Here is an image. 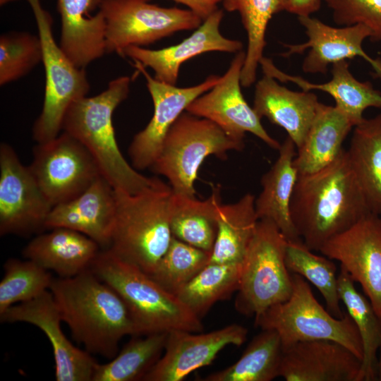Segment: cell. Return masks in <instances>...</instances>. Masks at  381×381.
<instances>
[{"label":"cell","mask_w":381,"mask_h":381,"mask_svg":"<svg viewBox=\"0 0 381 381\" xmlns=\"http://www.w3.org/2000/svg\"><path fill=\"white\" fill-rule=\"evenodd\" d=\"M290 212L297 234L316 251L372 213L346 150L320 170L298 176Z\"/></svg>","instance_id":"obj_1"},{"label":"cell","mask_w":381,"mask_h":381,"mask_svg":"<svg viewBox=\"0 0 381 381\" xmlns=\"http://www.w3.org/2000/svg\"><path fill=\"white\" fill-rule=\"evenodd\" d=\"M49 291L72 337L92 355L111 359L121 339L140 335L121 297L90 269L54 277Z\"/></svg>","instance_id":"obj_2"},{"label":"cell","mask_w":381,"mask_h":381,"mask_svg":"<svg viewBox=\"0 0 381 381\" xmlns=\"http://www.w3.org/2000/svg\"><path fill=\"white\" fill-rule=\"evenodd\" d=\"M130 85L129 76H120L111 80L101 93L75 101L64 116L62 130L87 149L102 176L114 190L138 194L154 186L159 179L140 174L126 160L117 144L112 116L127 99Z\"/></svg>","instance_id":"obj_3"},{"label":"cell","mask_w":381,"mask_h":381,"mask_svg":"<svg viewBox=\"0 0 381 381\" xmlns=\"http://www.w3.org/2000/svg\"><path fill=\"white\" fill-rule=\"evenodd\" d=\"M114 192L116 214L107 249L150 274L172 238L169 224L172 188L159 179L138 194Z\"/></svg>","instance_id":"obj_4"},{"label":"cell","mask_w":381,"mask_h":381,"mask_svg":"<svg viewBox=\"0 0 381 381\" xmlns=\"http://www.w3.org/2000/svg\"><path fill=\"white\" fill-rule=\"evenodd\" d=\"M90 269L121 297L140 335L173 330L201 332V319L149 274L101 249Z\"/></svg>","instance_id":"obj_5"},{"label":"cell","mask_w":381,"mask_h":381,"mask_svg":"<svg viewBox=\"0 0 381 381\" xmlns=\"http://www.w3.org/2000/svg\"><path fill=\"white\" fill-rule=\"evenodd\" d=\"M291 279L290 297L255 318V326L274 330L283 351L299 341L329 340L344 346L362 361L361 339L349 314L344 312L341 318L333 316L319 303L303 277L292 273Z\"/></svg>","instance_id":"obj_6"},{"label":"cell","mask_w":381,"mask_h":381,"mask_svg":"<svg viewBox=\"0 0 381 381\" xmlns=\"http://www.w3.org/2000/svg\"><path fill=\"white\" fill-rule=\"evenodd\" d=\"M244 146L214 122L185 111L169 130L150 169L167 179L173 193L195 198L194 183L204 160L211 155L225 159L229 151Z\"/></svg>","instance_id":"obj_7"},{"label":"cell","mask_w":381,"mask_h":381,"mask_svg":"<svg viewBox=\"0 0 381 381\" xmlns=\"http://www.w3.org/2000/svg\"><path fill=\"white\" fill-rule=\"evenodd\" d=\"M287 239L271 221L260 219L242 262L236 310L255 318L286 301L293 290L285 262Z\"/></svg>","instance_id":"obj_8"},{"label":"cell","mask_w":381,"mask_h":381,"mask_svg":"<svg viewBox=\"0 0 381 381\" xmlns=\"http://www.w3.org/2000/svg\"><path fill=\"white\" fill-rule=\"evenodd\" d=\"M33 11L42 45L45 90L42 111L32 127L37 143L55 138L64 116L76 100L87 96L90 84L85 68L77 67L64 54L52 33V19L40 0H27Z\"/></svg>","instance_id":"obj_9"},{"label":"cell","mask_w":381,"mask_h":381,"mask_svg":"<svg viewBox=\"0 0 381 381\" xmlns=\"http://www.w3.org/2000/svg\"><path fill=\"white\" fill-rule=\"evenodd\" d=\"M106 54L124 57L129 47L153 44L176 32L198 28L202 19L189 9L162 7L149 0H102Z\"/></svg>","instance_id":"obj_10"},{"label":"cell","mask_w":381,"mask_h":381,"mask_svg":"<svg viewBox=\"0 0 381 381\" xmlns=\"http://www.w3.org/2000/svg\"><path fill=\"white\" fill-rule=\"evenodd\" d=\"M28 166L42 191L54 207L83 193L102 176L87 149L66 131L37 143Z\"/></svg>","instance_id":"obj_11"},{"label":"cell","mask_w":381,"mask_h":381,"mask_svg":"<svg viewBox=\"0 0 381 381\" xmlns=\"http://www.w3.org/2000/svg\"><path fill=\"white\" fill-rule=\"evenodd\" d=\"M53 206L13 148L0 145V235L30 236L46 229Z\"/></svg>","instance_id":"obj_12"},{"label":"cell","mask_w":381,"mask_h":381,"mask_svg":"<svg viewBox=\"0 0 381 381\" xmlns=\"http://www.w3.org/2000/svg\"><path fill=\"white\" fill-rule=\"evenodd\" d=\"M246 53H236L226 73L210 90L194 99L186 108L188 113L207 119L222 128L235 141L244 144L246 133H250L272 149L281 144L264 128L241 92V74Z\"/></svg>","instance_id":"obj_13"},{"label":"cell","mask_w":381,"mask_h":381,"mask_svg":"<svg viewBox=\"0 0 381 381\" xmlns=\"http://www.w3.org/2000/svg\"><path fill=\"white\" fill-rule=\"evenodd\" d=\"M133 62L146 80L154 105L152 119L134 135L128 148L131 165L141 171L151 167L169 130L179 116L194 99L213 87L221 76L212 75L196 85L179 87L156 80L147 73L145 67L137 61Z\"/></svg>","instance_id":"obj_14"},{"label":"cell","mask_w":381,"mask_h":381,"mask_svg":"<svg viewBox=\"0 0 381 381\" xmlns=\"http://www.w3.org/2000/svg\"><path fill=\"white\" fill-rule=\"evenodd\" d=\"M320 252L359 283L381 320V218L370 213L327 241Z\"/></svg>","instance_id":"obj_15"},{"label":"cell","mask_w":381,"mask_h":381,"mask_svg":"<svg viewBox=\"0 0 381 381\" xmlns=\"http://www.w3.org/2000/svg\"><path fill=\"white\" fill-rule=\"evenodd\" d=\"M1 322H25L38 327L53 351L56 381H92L98 365L92 355L74 346L64 333L56 303L49 290L0 314Z\"/></svg>","instance_id":"obj_16"},{"label":"cell","mask_w":381,"mask_h":381,"mask_svg":"<svg viewBox=\"0 0 381 381\" xmlns=\"http://www.w3.org/2000/svg\"><path fill=\"white\" fill-rule=\"evenodd\" d=\"M248 329L231 324L207 333L173 330L167 333L164 352L144 381H181L193 371L212 363L226 346H239Z\"/></svg>","instance_id":"obj_17"},{"label":"cell","mask_w":381,"mask_h":381,"mask_svg":"<svg viewBox=\"0 0 381 381\" xmlns=\"http://www.w3.org/2000/svg\"><path fill=\"white\" fill-rule=\"evenodd\" d=\"M298 19L305 28L308 40L301 44H283L288 49L282 56L289 57L309 49L302 64L304 73L325 74L331 64L361 57L371 66L376 77L381 79V59L370 57L363 47V41L370 37L365 25L336 28L310 16H300Z\"/></svg>","instance_id":"obj_18"},{"label":"cell","mask_w":381,"mask_h":381,"mask_svg":"<svg viewBox=\"0 0 381 381\" xmlns=\"http://www.w3.org/2000/svg\"><path fill=\"white\" fill-rule=\"evenodd\" d=\"M223 16L222 10L217 9L179 44L159 49L132 46L125 49L124 57L150 68L156 80L175 85L181 66L191 58L209 52L236 54L242 50L241 41L222 35L219 28Z\"/></svg>","instance_id":"obj_19"},{"label":"cell","mask_w":381,"mask_h":381,"mask_svg":"<svg viewBox=\"0 0 381 381\" xmlns=\"http://www.w3.org/2000/svg\"><path fill=\"white\" fill-rule=\"evenodd\" d=\"M361 364L336 341H299L283 351L279 377L286 381H361Z\"/></svg>","instance_id":"obj_20"},{"label":"cell","mask_w":381,"mask_h":381,"mask_svg":"<svg viewBox=\"0 0 381 381\" xmlns=\"http://www.w3.org/2000/svg\"><path fill=\"white\" fill-rule=\"evenodd\" d=\"M116 214L115 192L102 176L83 193L54 206L47 219L46 229L68 228L88 236L101 249L109 247Z\"/></svg>","instance_id":"obj_21"},{"label":"cell","mask_w":381,"mask_h":381,"mask_svg":"<svg viewBox=\"0 0 381 381\" xmlns=\"http://www.w3.org/2000/svg\"><path fill=\"white\" fill-rule=\"evenodd\" d=\"M313 91H293L264 73L256 85L253 108L258 116L284 128L298 148L320 105Z\"/></svg>","instance_id":"obj_22"},{"label":"cell","mask_w":381,"mask_h":381,"mask_svg":"<svg viewBox=\"0 0 381 381\" xmlns=\"http://www.w3.org/2000/svg\"><path fill=\"white\" fill-rule=\"evenodd\" d=\"M102 0H57L61 30L59 46L78 68L106 54Z\"/></svg>","instance_id":"obj_23"},{"label":"cell","mask_w":381,"mask_h":381,"mask_svg":"<svg viewBox=\"0 0 381 381\" xmlns=\"http://www.w3.org/2000/svg\"><path fill=\"white\" fill-rule=\"evenodd\" d=\"M264 73L283 83L291 82L301 90H318L329 94L335 101V106L355 126L365 118L364 111L369 107L381 109V92L375 90L369 81L357 80L349 70L347 61L332 64L331 79L323 83H311L301 76L286 73L277 68L272 61L263 57L260 64Z\"/></svg>","instance_id":"obj_24"},{"label":"cell","mask_w":381,"mask_h":381,"mask_svg":"<svg viewBox=\"0 0 381 381\" xmlns=\"http://www.w3.org/2000/svg\"><path fill=\"white\" fill-rule=\"evenodd\" d=\"M40 233L24 247L25 259L37 263L60 278H70L90 269L101 250L92 239L64 227Z\"/></svg>","instance_id":"obj_25"},{"label":"cell","mask_w":381,"mask_h":381,"mask_svg":"<svg viewBox=\"0 0 381 381\" xmlns=\"http://www.w3.org/2000/svg\"><path fill=\"white\" fill-rule=\"evenodd\" d=\"M296 147L287 136L278 150L277 160L262 176V190L255 200L258 220L272 222L287 241H291L302 240L294 226L290 212L291 200L298 176L294 165Z\"/></svg>","instance_id":"obj_26"},{"label":"cell","mask_w":381,"mask_h":381,"mask_svg":"<svg viewBox=\"0 0 381 381\" xmlns=\"http://www.w3.org/2000/svg\"><path fill=\"white\" fill-rule=\"evenodd\" d=\"M353 127L335 105L321 103L302 145L297 148L294 165L298 174L315 172L334 161L344 150L343 143Z\"/></svg>","instance_id":"obj_27"},{"label":"cell","mask_w":381,"mask_h":381,"mask_svg":"<svg viewBox=\"0 0 381 381\" xmlns=\"http://www.w3.org/2000/svg\"><path fill=\"white\" fill-rule=\"evenodd\" d=\"M255 200V195L246 193L234 203H218L217 233L209 262H243L258 222Z\"/></svg>","instance_id":"obj_28"},{"label":"cell","mask_w":381,"mask_h":381,"mask_svg":"<svg viewBox=\"0 0 381 381\" xmlns=\"http://www.w3.org/2000/svg\"><path fill=\"white\" fill-rule=\"evenodd\" d=\"M349 159L373 214H381V112L353 127Z\"/></svg>","instance_id":"obj_29"},{"label":"cell","mask_w":381,"mask_h":381,"mask_svg":"<svg viewBox=\"0 0 381 381\" xmlns=\"http://www.w3.org/2000/svg\"><path fill=\"white\" fill-rule=\"evenodd\" d=\"M219 187L205 200L172 192L169 224L172 236L211 252L217 233V207L221 201Z\"/></svg>","instance_id":"obj_30"},{"label":"cell","mask_w":381,"mask_h":381,"mask_svg":"<svg viewBox=\"0 0 381 381\" xmlns=\"http://www.w3.org/2000/svg\"><path fill=\"white\" fill-rule=\"evenodd\" d=\"M222 3L226 11L239 13L247 33L241 83L243 87H249L255 82L258 67L264 57L267 25L274 15L286 11L287 0H222Z\"/></svg>","instance_id":"obj_31"},{"label":"cell","mask_w":381,"mask_h":381,"mask_svg":"<svg viewBox=\"0 0 381 381\" xmlns=\"http://www.w3.org/2000/svg\"><path fill=\"white\" fill-rule=\"evenodd\" d=\"M283 349L278 334L262 329L233 365L206 376L204 381H271L279 377Z\"/></svg>","instance_id":"obj_32"},{"label":"cell","mask_w":381,"mask_h":381,"mask_svg":"<svg viewBox=\"0 0 381 381\" xmlns=\"http://www.w3.org/2000/svg\"><path fill=\"white\" fill-rule=\"evenodd\" d=\"M337 281L340 300L353 320L362 342L363 355L361 381L376 380L377 352L381 336V320L370 301L357 291L353 280L342 267H340Z\"/></svg>","instance_id":"obj_33"},{"label":"cell","mask_w":381,"mask_h":381,"mask_svg":"<svg viewBox=\"0 0 381 381\" xmlns=\"http://www.w3.org/2000/svg\"><path fill=\"white\" fill-rule=\"evenodd\" d=\"M167 337L165 332L133 336L109 362L98 363L92 381L143 380L161 358Z\"/></svg>","instance_id":"obj_34"},{"label":"cell","mask_w":381,"mask_h":381,"mask_svg":"<svg viewBox=\"0 0 381 381\" xmlns=\"http://www.w3.org/2000/svg\"><path fill=\"white\" fill-rule=\"evenodd\" d=\"M241 267L242 262H209L175 295L201 319L217 302L238 291Z\"/></svg>","instance_id":"obj_35"},{"label":"cell","mask_w":381,"mask_h":381,"mask_svg":"<svg viewBox=\"0 0 381 381\" xmlns=\"http://www.w3.org/2000/svg\"><path fill=\"white\" fill-rule=\"evenodd\" d=\"M303 240L287 241L285 262L290 272L303 277L322 296L327 310L334 317L344 315L340 307L335 264L327 257L314 254Z\"/></svg>","instance_id":"obj_36"},{"label":"cell","mask_w":381,"mask_h":381,"mask_svg":"<svg viewBox=\"0 0 381 381\" xmlns=\"http://www.w3.org/2000/svg\"><path fill=\"white\" fill-rule=\"evenodd\" d=\"M4 271L0 282V314L49 290L54 279L50 271L25 258L8 259Z\"/></svg>","instance_id":"obj_37"},{"label":"cell","mask_w":381,"mask_h":381,"mask_svg":"<svg viewBox=\"0 0 381 381\" xmlns=\"http://www.w3.org/2000/svg\"><path fill=\"white\" fill-rule=\"evenodd\" d=\"M211 252L172 236L150 277L169 292L176 293L209 263Z\"/></svg>","instance_id":"obj_38"},{"label":"cell","mask_w":381,"mask_h":381,"mask_svg":"<svg viewBox=\"0 0 381 381\" xmlns=\"http://www.w3.org/2000/svg\"><path fill=\"white\" fill-rule=\"evenodd\" d=\"M39 35L11 31L0 36V85L16 81L42 61Z\"/></svg>","instance_id":"obj_39"},{"label":"cell","mask_w":381,"mask_h":381,"mask_svg":"<svg viewBox=\"0 0 381 381\" xmlns=\"http://www.w3.org/2000/svg\"><path fill=\"white\" fill-rule=\"evenodd\" d=\"M340 26L361 24L370 32V41L381 42V0H324Z\"/></svg>","instance_id":"obj_40"},{"label":"cell","mask_w":381,"mask_h":381,"mask_svg":"<svg viewBox=\"0 0 381 381\" xmlns=\"http://www.w3.org/2000/svg\"><path fill=\"white\" fill-rule=\"evenodd\" d=\"M178 4L186 6L188 9L205 20L212 13L216 11L217 5L222 0H172Z\"/></svg>","instance_id":"obj_41"},{"label":"cell","mask_w":381,"mask_h":381,"mask_svg":"<svg viewBox=\"0 0 381 381\" xmlns=\"http://www.w3.org/2000/svg\"><path fill=\"white\" fill-rule=\"evenodd\" d=\"M322 0H287L286 11L300 16H310L318 11Z\"/></svg>","instance_id":"obj_42"},{"label":"cell","mask_w":381,"mask_h":381,"mask_svg":"<svg viewBox=\"0 0 381 381\" xmlns=\"http://www.w3.org/2000/svg\"><path fill=\"white\" fill-rule=\"evenodd\" d=\"M378 350L380 351V357L377 361V380L381 381V336Z\"/></svg>","instance_id":"obj_43"},{"label":"cell","mask_w":381,"mask_h":381,"mask_svg":"<svg viewBox=\"0 0 381 381\" xmlns=\"http://www.w3.org/2000/svg\"><path fill=\"white\" fill-rule=\"evenodd\" d=\"M16 1V0H0V5L4 6L8 3H10L11 1Z\"/></svg>","instance_id":"obj_44"}]
</instances>
